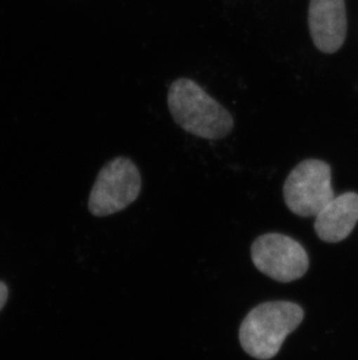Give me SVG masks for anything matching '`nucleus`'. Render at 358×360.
<instances>
[{
  "label": "nucleus",
  "mask_w": 358,
  "mask_h": 360,
  "mask_svg": "<svg viewBox=\"0 0 358 360\" xmlns=\"http://www.w3.org/2000/svg\"><path fill=\"white\" fill-rule=\"evenodd\" d=\"M168 106L177 125L192 136L220 140L233 131L230 111L192 79L173 82L168 91Z\"/></svg>",
  "instance_id": "1"
},
{
  "label": "nucleus",
  "mask_w": 358,
  "mask_h": 360,
  "mask_svg": "<svg viewBox=\"0 0 358 360\" xmlns=\"http://www.w3.org/2000/svg\"><path fill=\"white\" fill-rule=\"evenodd\" d=\"M304 320V310L289 301H271L255 307L244 317L239 340L244 352L258 360L274 358L291 333Z\"/></svg>",
  "instance_id": "2"
},
{
  "label": "nucleus",
  "mask_w": 358,
  "mask_h": 360,
  "mask_svg": "<svg viewBox=\"0 0 358 360\" xmlns=\"http://www.w3.org/2000/svg\"><path fill=\"white\" fill-rule=\"evenodd\" d=\"M141 188L135 163L128 158H115L99 172L88 198V210L95 217L117 214L139 198Z\"/></svg>",
  "instance_id": "3"
},
{
  "label": "nucleus",
  "mask_w": 358,
  "mask_h": 360,
  "mask_svg": "<svg viewBox=\"0 0 358 360\" xmlns=\"http://www.w3.org/2000/svg\"><path fill=\"white\" fill-rule=\"evenodd\" d=\"M334 198L331 167L324 161H303L285 181V203L293 214L301 217L317 216Z\"/></svg>",
  "instance_id": "4"
},
{
  "label": "nucleus",
  "mask_w": 358,
  "mask_h": 360,
  "mask_svg": "<svg viewBox=\"0 0 358 360\" xmlns=\"http://www.w3.org/2000/svg\"><path fill=\"white\" fill-rule=\"evenodd\" d=\"M251 260L260 272L283 283L300 279L308 269V255L304 248L281 233H265L255 239Z\"/></svg>",
  "instance_id": "5"
},
{
  "label": "nucleus",
  "mask_w": 358,
  "mask_h": 360,
  "mask_svg": "<svg viewBox=\"0 0 358 360\" xmlns=\"http://www.w3.org/2000/svg\"><path fill=\"white\" fill-rule=\"evenodd\" d=\"M308 26L319 51L326 54L338 51L347 35L345 0H311Z\"/></svg>",
  "instance_id": "6"
},
{
  "label": "nucleus",
  "mask_w": 358,
  "mask_h": 360,
  "mask_svg": "<svg viewBox=\"0 0 358 360\" xmlns=\"http://www.w3.org/2000/svg\"><path fill=\"white\" fill-rule=\"evenodd\" d=\"M315 217V231L322 240H343L358 221V195L348 193L333 198Z\"/></svg>",
  "instance_id": "7"
},
{
  "label": "nucleus",
  "mask_w": 358,
  "mask_h": 360,
  "mask_svg": "<svg viewBox=\"0 0 358 360\" xmlns=\"http://www.w3.org/2000/svg\"><path fill=\"white\" fill-rule=\"evenodd\" d=\"M7 296H8V290L5 283L0 282V310L3 309L5 303L7 301Z\"/></svg>",
  "instance_id": "8"
}]
</instances>
